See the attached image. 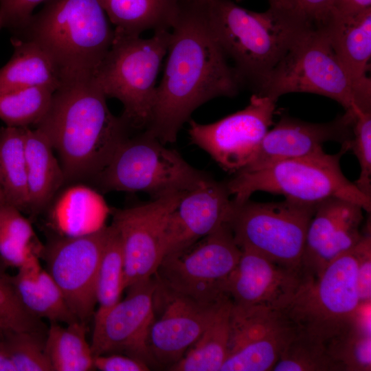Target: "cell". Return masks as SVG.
<instances>
[{
	"label": "cell",
	"instance_id": "obj_41",
	"mask_svg": "<svg viewBox=\"0 0 371 371\" xmlns=\"http://www.w3.org/2000/svg\"><path fill=\"white\" fill-rule=\"evenodd\" d=\"M37 281L56 315L58 323L69 324L79 322L69 309L60 289L46 270L41 269Z\"/></svg>",
	"mask_w": 371,
	"mask_h": 371
},
{
	"label": "cell",
	"instance_id": "obj_47",
	"mask_svg": "<svg viewBox=\"0 0 371 371\" xmlns=\"http://www.w3.org/2000/svg\"><path fill=\"white\" fill-rule=\"evenodd\" d=\"M5 203V199L3 197V195L2 194V192L0 189V205L3 203Z\"/></svg>",
	"mask_w": 371,
	"mask_h": 371
},
{
	"label": "cell",
	"instance_id": "obj_13",
	"mask_svg": "<svg viewBox=\"0 0 371 371\" xmlns=\"http://www.w3.org/2000/svg\"><path fill=\"white\" fill-rule=\"evenodd\" d=\"M295 332L280 308L232 302L227 355L220 371L272 370Z\"/></svg>",
	"mask_w": 371,
	"mask_h": 371
},
{
	"label": "cell",
	"instance_id": "obj_7",
	"mask_svg": "<svg viewBox=\"0 0 371 371\" xmlns=\"http://www.w3.org/2000/svg\"><path fill=\"white\" fill-rule=\"evenodd\" d=\"M212 178L144 131L126 138L96 178L106 192H144L156 199L198 188Z\"/></svg>",
	"mask_w": 371,
	"mask_h": 371
},
{
	"label": "cell",
	"instance_id": "obj_6",
	"mask_svg": "<svg viewBox=\"0 0 371 371\" xmlns=\"http://www.w3.org/2000/svg\"><path fill=\"white\" fill-rule=\"evenodd\" d=\"M170 30L149 38L115 35L94 76L106 97L123 105L122 120L133 130H145L155 102L156 81L170 41Z\"/></svg>",
	"mask_w": 371,
	"mask_h": 371
},
{
	"label": "cell",
	"instance_id": "obj_43",
	"mask_svg": "<svg viewBox=\"0 0 371 371\" xmlns=\"http://www.w3.org/2000/svg\"><path fill=\"white\" fill-rule=\"evenodd\" d=\"M93 365L100 371H146L150 368L141 360L116 353L94 357Z\"/></svg>",
	"mask_w": 371,
	"mask_h": 371
},
{
	"label": "cell",
	"instance_id": "obj_10",
	"mask_svg": "<svg viewBox=\"0 0 371 371\" xmlns=\"http://www.w3.org/2000/svg\"><path fill=\"white\" fill-rule=\"evenodd\" d=\"M360 302L352 248L307 279L282 310L297 330L325 343L352 321Z\"/></svg>",
	"mask_w": 371,
	"mask_h": 371
},
{
	"label": "cell",
	"instance_id": "obj_22",
	"mask_svg": "<svg viewBox=\"0 0 371 371\" xmlns=\"http://www.w3.org/2000/svg\"><path fill=\"white\" fill-rule=\"evenodd\" d=\"M318 27L326 34L349 76L357 108L371 111V10L354 16L328 12Z\"/></svg>",
	"mask_w": 371,
	"mask_h": 371
},
{
	"label": "cell",
	"instance_id": "obj_3",
	"mask_svg": "<svg viewBox=\"0 0 371 371\" xmlns=\"http://www.w3.org/2000/svg\"><path fill=\"white\" fill-rule=\"evenodd\" d=\"M210 30L241 85L255 91L291 47L313 27L287 9L263 12L246 10L231 0H206Z\"/></svg>",
	"mask_w": 371,
	"mask_h": 371
},
{
	"label": "cell",
	"instance_id": "obj_9",
	"mask_svg": "<svg viewBox=\"0 0 371 371\" xmlns=\"http://www.w3.org/2000/svg\"><path fill=\"white\" fill-rule=\"evenodd\" d=\"M289 93L317 94L346 111L359 109L349 76L320 27L302 34L255 91L276 100Z\"/></svg>",
	"mask_w": 371,
	"mask_h": 371
},
{
	"label": "cell",
	"instance_id": "obj_23",
	"mask_svg": "<svg viewBox=\"0 0 371 371\" xmlns=\"http://www.w3.org/2000/svg\"><path fill=\"white\" fill-rule=\"evenodd\" d=\"M24 140L29 212L36 215L51 203L65 177L54 149L38 129L24 127Z\"/></svg>",
	"mask_w": 371,
	"mask_h": 371
},
{
	"label": "cell",
	"instance_id": "obj_14",
	"mask_svg": "<svg viewBox=\"0 0 371 371\" xmlns=\"http://www.w3.org/2000/svg\"><path fill=\"white\" fill-rule=\"evenodd\" d=\"M276 101L254 93L243 109L215 122L190 120V142L223 170L235 174L247 165L272 125Z\"/></svg>",
	"mask_w": 371,
	"mask_h": 371
},
{
	"label": "cell",
	"instance_id": "obj_36",
	"mask_svg": "<svg viewBox=\"0 0 371 371\" xmlns=\"http://www.w3.org/2000/svg\"><path fill=\"white\" fill-rule=\"evenodd\" d=\"M41 269L38 256L34 254L19 268L12 280L21 300L31 314L49 323H58L56 315L37 281Z\"/></svg>",
	"mask_w": 371,
	"mask_h": 371
},
{
	"label": "cell",
	"instance_id": "obj_27",
	"mask_svg": "<svg viewBox=\"0 0 371 371\" xmlns=\"http://www.w3.org/2000/svg\"><path fill=\"white\" fill-rule=\"evenodd\" d=\"M232 305V300L226 296L197 341L168 370L220 371L227 355Z\"/></svg>",
	"mask_w": 371,
	"mask_h": 371
},
{
	"label": "cell",
	"instance_id": "obj_15",
	"mask_svg": "<svg viewBox=\"0 0 371 371\" xmlns=\"http://www.w3.org/2000/svg\"><path fill=\"white\" fill-rule=\"evenodd\" d=\"M185 192H177L142 205L112 210L111 225L120 237L124 255V289L148 280L156 273L164 257L168 218Z\"/></svg>",
	"mask_w": 371,
	"mask_h": 371
},
{
	"label": "cell",
	"instance_id": "obj_2",
	"mask_svg": "<svg viewBox=\"0 0 371 371\" xmlns=\"http://www.w3.org/2000/svg\"><path fill=\"white\" fill-rule=\"evenodd\" d=\"M94 75L62 78L45 115L34 126L59 157L65 183L94 179L131 131L115 116Z\"/></svg>",
	"mask_w": 371,
	"mask_h": 371
},
{
	"label": "cell",
	"instance_id": "obj_5",
	"mask_svg": "<svg viewBox=\"0 0 371 371\" xmlns=\"http://www.w3.org/2000/svg\"><path fill=\"white\" fill-rule=\"evenodd\" d=\"M347 151L348 148L341 145L336 154L322 150L264 168L238 172L225 184L234 203H242L260 191L311 205L330 198L343 199L360 205L370 213L371 197L349 181L341 170L340 160Z\"/></svg>",
	"mask_w": 371,
	"mask_h": 371
},
{
	"label": "cell",
	"instance_id": "obj_4",
	"mask_svg": "<svg viewBox=\"0 0 371 371\" xmlns=\"http://www.w3.org/2000/svg\"><path fill=\"white\" fill-rule=\"evenodd\" d=\"M16 36L46 52L63 78L95 75L115 32L98 0H46Z\"/></svg>",
	"mask_w": 371,
	"mask_h": 371
},
{
	"label": "cell",
	"instance_id": "obj_44",
	"mask_svg": "<svg viewBox=\"0 0 371 371\" xmlns=\"http://www.w3.org/2000/svg\"><path fill=\"white\" fill-rule=\"evenodd\" d=\"M371 10V0H333L329 12L341 16H354Z\"/></svg>",
	"mask_w": 371,
	"mask_h": 371
},
{
	"label": "cell",
	"instance_id": "obj_39",
	"mask_svg": "<svg viewBox=\"0 0 371 371\" xmlns=\"http://www.w3.org/2000/svg\"><path fill=\"white\" fill-rule=\"evenodd\" d=\"M356 259L359 294L361 302L371 301V234L370 227L352 247Z\"/></svg>",
	"mask_w": 371,
	"mask_h": 371
},
{
	"label": "cell",
	"instance_id": "obj_45",
	"mask_svg": "<svg viewBox=\"0 0 371 371\" xmlns=\"http://www.w3.org/2000/svg\"><path fill=\"white\" fill-rule=\"evenodd\" d=\"M0 370L16 371L10 360L1 352H0Z\"/></svg>",
	"mask_w": 371,
	"mask_h": 371
},
{
	"label": "cell",
	"instance_id": "obj_21",
	"mask_svg": "<svg viewBox=\"0 0 371 371\" xmlns=\"http://www.w3.org/2000/svg\"><path fill=\"white\" fill-rule=\"evenodd\" d=\"M225 183L210 179L186 192L170 213L164 234V256L185 249L226 223L232 200Z\"/></svg>",
	"mask_w": 371,
	"mask_h": 371
},
{
	"label": "cell",
	"instance_id": "obj_38",
	"mask_svg": "<svg viewBox=\"0 0 371 371\" xmlns=\"http://www.w3.org/2000/svg\"><path fill=\"white\" fill-rule=\"evenodd\" d=\"M16 207L4 203L0 205V234L32 247L36 254L43 247L39 244L30 222Z\"/></svg>",
	"mask_w": 371,
	"mask_h": 371
},
{
	"label": "cell",
	"instance_id": "obj_18",
	"mask_svg": "<svg viewBox=\"0 0 371 371\" xmlns=\"http://www.w3.org/2000/svg\"><path fill=\"white\" fill-rule=\"evenodd\" d=\"M363 208L339 198L317 204L309 223L300 269L306 278H315L335 258L361 239Z\"/></svg>",
	"mask_w": 371,
	"mask_h": 371
},
{
	"label": "cell",
	"instance_id": "obj_48",
	"mask_svg": "<svg viewBox=\"0 0 371 371\" xmlns=\"http://www.w3.org/2000/svg\"><path fill=\"white\" fill-rule=\"evenodd\" d=\"M3 27V21L1 16H0V29Z\"/></svg>",
	"mask_w": 371,
	"mask_h": 371
},
{
	"label": "cell",
	"instance_id": "obj_19",
	"mask_svg": "<svg viewBox=\"0 0 371 371\" xmlns=\"http://www.w3.org/2000/svg\"><path fill=\"white\" fill-rule=\"evenodd\" d=\"M354 118L355 113L350 111L326 123L282 117L268 130L249 162L239 172L256 170L317 153L323 150L322 145L327 142L347 143L352 137Z\"/></svg>",
	"mask_w": 371,
	"mask_h": 371
},
{
	"label": "cell",
	"instance_id": "obj_33",
	"mask_svg": "<svg viewBox=\"0 0 371 371\" xmlns=\"http://www.w3.org/2000/svg\"><path fill=\"white\" fill-rule=\"evenodd\" d=\"M55 91L37 86L0 94V120L8 126H34L48 110Z\"/></svg>",
	"mask_w": 371,
	"mask_h": 371
},
{
	"label": "cell",
	"instance_id": "obj_35",
	"mask_svg": "<svg viewBox=\"0 0 371 371\" xmlns=\"http://www.w3.org/2000/svg\"><path fill=\"white\" fill-rule=\"evenodd\" d=\"M48 327L31 314L21 300L12 280L0 263V330L47 335Z\"/></svg>",
	"mask_w": 371,
	"mask_h": 371
},
{
	"label": "cell",
	"instance_id": "obj_30",
	"mask_svg": "<svg viewBox=\"0 0 371 371\" xmlns=\"http://www.w3.org/2000/svg\"><path fill=\"white\" fill-rule=\"evenodd\" d=\"M87 324L80 322L62 326L49 323L45 351L54 371H89L95 369L91 345L86 339Z\"/></svg>",
	"mask_w": 371,
	"mask_h": 371
},
{
	"label": "cell",
	"instance_id": "obj_40",
	"mask_svg": "<svg viewBox=\"0 0 371 371\" xmlns=\"http://www.w3.org/2000/svg\"><path fill=\"white\" fill-rule=\"evenodd\" d=\"M46 0H0V16L3 27L17 34L30 21L34 8Z\"/></svg>",
	"mask_w": 371,
	"mask_h": 371
},
{
	"label": "cell",
	"instance_id": "obj_1",
	"mask_svg": "<svg viewBox=\"0 0 371 371\" xmlns=\"http://www.w3.org/2000/svg\"><path fill=\"white\" fill-rule=\"evenodd\" d=\"M170 32L164 73L144 130L164 144L176 142L197 108L234 96L242 86L210 30L206 0H183Z\"/></svg>",
	"mask_w": 371,
	"mask_h": 371
},
{
	"label": "cell",
	"instance_id": "obj_20",
	"mask_svg": "<svg viewBox=\"0 0 371 371\" xmlns=\"http://www.w3.org/2000/svg\"><path fill=\"white\" fill-rule=\"evenodd\" d=\"M300 270L277 264L255 251L241 249L238 262L223 280V291L238 305L282 309L307 280Z\"/></svg>",
	"mask_w": 371,
	"mask_h": 371
},
{
	"label": "cell",
	"instance_id": "obj_37",
	"mask_svg": "<svg viewBox=\"0 0 371 371\" xmlns=\"http://www.w3.org/2000/svg\"><path fill=\"white\" fill-rule=\"evenodd\" d=\"M344 144L352 151L359 164L360 174L354 183L371 197V111H355L352 137Z\"/></svg>",
	"mask_w": 371,
	"mask_h": 371
},
{
	"label": "cell",
	"instance_id": "obj_24",
	"mask_svg": "<svg viewBox=\"0 0 371 371\" xmlns=\"http://www.w3.org/2000/svg\"><path fill=\"white\" fill-rule=\"evenodd\" d=\"M12 43L13 54L0 68V94L37 86L59 87L61 73L46 52L29 40L15 36Z\"/></svg>",
	"mask_w": 371,
	"mask_h": 371
},
{
	"label": "cell",
	"instance_id": "obj_29",
	"mask_svg": "<svg viewBox=\"0 0 371 371\" xmlns=\"http://www.w3.org/2000/svg\"><path fill=\"white\" fill-rule=\"evenodd\" d=\"M0 189L5 203L29 212L24 127L0 128Z\"/></svg>",
	"mask_w": 371,
	"mask_h": 371
},
{
	"label": "cell",
	"instance_id": "obj_17",
	"mask_svg": "<svg viewBox=\"0 0 371 371\" xmlns=\"http://www.w3.org/2000/svg\"><path fill=\"white\" fill-rule=\"evenodd\" d=\"M226 296L215 302H202L170 291L157 282L154 306L158 308L159 315L154 318L148 337L156 366L169 368L181 360L201 335Z\"/></svg>",
	"mask_w": 371,
	"mask_h": 371
},
{
	"label": "cell",
	"instance_id": "obj_26",
	"mask_svg": "<svg viewBox=\"0 0 371 371\" xmlns=\"http://www.w3.org/2000/svg\"><path fill=\"white\" fill-rule=\"evenodd\" d=\"M107 210L102 197L95 190L76 184L67 188L57 197L52 216L63 236H79L103 227Z\"/></svg>",
	"mask_w": 371,
	"mask_h": 371
},
{
	"label": "cell",
	"instance_id": "obj_11",
	"mask_svg": "<svg viewBox=\"0 0 371 371\" xmlns=\"http://www.w3.org/2000/svg\"><path fill=\"white\" fill-rule=\"evenodd\" d=\"M240 255L241 249L224 223L190 246L166 255L153 276L170 291L199 302H215L227 295L223 282Z\"/></svg>",
	"mask_w": 371,
	"mask_h": 371
},
{
	"label": "cell",
	"instance_id": "obj_32",
	"mask_svg": "<svg viewBox=\"0 0 371 371\" xmlns=\"http://www.w3.org/2000/svg\"><path fill=\"white\" fill-rule=\"evenodd\" d=\"M272 370L343 371V369L330 357L323 341L296 329Z\"/></svg>",
	"mask_w": 371,
	"mask_h": 371
},
{
	"label": "cell",
	"instance_id": "obj_34",
	"mask_svg": "<svg viewBox=\"0 0 371 371\" xmlns=\"http://www.w3.org/2000/svg\"><path fill=\"white\" fill-rule=\"evenodd\" d=\"M46 335L0 330V352L16 371H54L45 351Z\"/></svg>",
	"mask_w": 371,
	"mask_h": 371
},
{
	"label": "cell",
	"instance_id": "obj_25",
	"mask_svg": "<svg viewBox=\"0 0 371 371\" xmlns=\"http://www.w3.org/2000/svg\"><path fill=\"white\" fill-rule=\"evenodd\" d=\"M115 35L140 36L170 30L183 0H98Z\"/></svg>",
	"mask_w": 371,
	"mask_h": 371
},
{
	"label": "cell",
	"instance_id": "obj_28",
	"mask_svg": "<svg viewBox=\"0 0 371 371\" xmlns=\"http://www.w3.org/2000/svg\"><path fill=\"white\" fill-rule=\"evenodd\" d=\"M370 302H360L352 321L324 343L343 371L371 370Z\"/></svg>",
	"mask_w": 371,
	"mask_h": 371
},
{
	"label": "cell",
	"instance_id": "obj_42",
	"mask_svg": "<svg viewBox=\"0 0 371 371\" xmlns=\"http://www.w3.org/2000/svg\"><path fill=\"white\" fill-rule=\"evenodd\" d=\"M333 0H285L288 9L311 27H318L327 16Z\"/></svg>",
	"mask_w": 371,
	"mask_h": 371
},
{
	"label": "cell",
	"instance_id": "obj_8",
	"mask_svg": "<svg viewBox=\"0 0 371 371\" xmlns=\"http://www.w3.org/2000/svg\"><path fill=\"white\" fill-rule=\"evenodd\" d=\"M317 205L288 199L267 203L232 200L226 224L240 249L301 271L306 235Z\"/></svg>",
	"mask_w": 371,
	"mask_h": 371
},
{
	"label": "cell",
	"instance_id": "obj_46",
	"mask_svg": "<svg viewBox=\"0 0 371 371\" xmlns=\"http://www.w3.org/2000/svg\"><path fill=\"white\" fill-rule=\"evenodd\" d=\"M236 1H240L242 0H236ZM268 1H269L270 7H276V8L282 7L284 5V1H285V0H268Z\"/></svg>",
	"mask_w": 371,
	"mask_h": 371
},
{
	"label": "cell",
	"instance_id": "obj_31",
	"mask_svg": "<svg viewBox=\"0 0 371 371\" xmlns=\"http://www.w3.org/2000/svg\"><path fill=\"white\" fill-rule=\"evenodd\" d=\"M102 254L95 284L98 308L93 321L100 319L121 300L124 286V260L120 237L112 225Z\"/></svg>",
	"mask_w": 371,
	"mask_h": 371
},
{
	"label": "cell",
	"instance_id": "obj_12",
	"mask_svg": "<svg viewBox=\"0 0 371 371\" xmlns=\"http://www.w3.org/2000/svg\"><path fill=\"white\" fill-rule=\"evenodd\" d=\"M110 226L79 236H61L43 247L46 271L79 322L87 324L97 304L95 284Z\"/></svg>",
	"mask_w": 371,
	"mask_h": 371
},
{
	"label": "cell",
	"instance_id": "obj_16",
	"mask_svg": "<svg viewBox=\"0 0 371 371\" xmlns=\"http://www.w3.org/2000/svg\"><path fill=\"white\" fill-rule=\"evenodd\" d=\"M155 278L127 289V295L100 319L93 321L91 348L93 357L122 354L156 366L148 345L155 318Z\"/></svg>",
	"mask_w": 371,
	"mask_h": 371
}]
</instances>
